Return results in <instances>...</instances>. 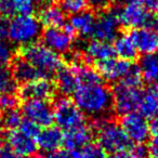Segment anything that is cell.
I'll use <instances>...</instances> for the list:
<instances>
[{"instance_id":"cell-1","label":"cell","mask_w":158,"mask_h":158,"mask_svg":"<svg viewBox=\"0 0 158 158\" xmlns=\"http://www.w3.org/2000/svg\"><path fill=\"white\" fill-rule=\"evenodd\" d=\"M73 95L79 110L92 117H103L113 108V93L102 82L78 86Z\"/></svg>"},{"instance_id":"cell-2","label":"cell","mask_w":158,"mask_h":158,"mask_svg":"<svg viewBox=\"0 0 158 158\" xmlns=\"http://www.w3.org/2000/svg\"><path fill=\"white\" fill-rule=\"evenodd\" d=\"M21 57L37 68L44 78H50L63 67V61L59 53L54 52L44 44H31L21 48Z\"/></svg>"},{"instance_id":"cell-3","label":"cell","mask_w":158,"mask_h":158,"mask_svg":"<svg viewBox=\"0 0 158 158\" xmlns=\"http://www.w3.org/2000/svg\"><path fill=\"white\" fill-rule=\"evenodd\" d=\"M93 130L97 131L99 146L105 153L114 154L131 148L132 142L121 126L115 121L99 118L93 123Z\"/></svg>"},{"instance_id":"cell-4","label":"cell","mask_w":158,"mask_h":158,"mask_svg":"<svg viewBox=\"0 0 158 158\" xmlns=\"http://www.w3.org/2000/svg\"><path fill=\"white\" fill-rule=\"evenodd\" d=\"M41 34V24L39 20L31 14L16 15L9 25L8 38L11 42L20 46L34 44Z\"/></svg>"},{"instance_id":"cell-5","label":"cell","mask_w":158,"mask_h":158,"mask_svg":"<svg viewBox=\"0 0 158 158\" xmlns=\"http://www.w3.org/2000/svg\"><path fill=\"white\" fill-rule=\"evenodd\" d=\"M117 13L120 25L128 28L135 29L157 26L158 20L155 18V14L149 11L141 0L123 5Z\"/></svg>"},{"instance_id":"cell-6","label":"cell","mask_w":158,"mask_h":158,"mask_svg":"<svg viewBox=\"0 0 158 158\" xmlns=\"http://www.w3.org/2000/svg\"><path fill=\"white\" fill-rule=\"evenodd\" d=\"M85 114L79 110L73 100L60 98L53 106V121L60 129L69 130L85 123Z\"/></svg>"},{"instance_id":"cell-7","label":"cell","mask_w":158,"mask_h":158,"mask_svg":"<svg viewBox=\"0 0 158 158\" xmlns=\"http://www.w3.org/2000/svg\"><path fill=\"white\" fill-rule=\"evenodd\" d=\"M113 93V108L120 116L133 113L138 110L142 91L140 88L126 86L119 82L114 88Z\"/></svg>"},{"instance_id":"cell-8","label":"cell","mask_w":158,"mask_h":158,"mask_svg":"<svg viewBox=\"0 0 158 158\" xmlns=\"http://www.w3.org/2000/svg\"><path fill=\"white\" fill-rule=\"evenodd\" d=\"M120 126L126 132L129 140L134 144H144L151 135V127L147 118L140 113H129L123 115Z\"/></svg>"},{"instance_id":"cell-9","label":"cell","mask_w":158,"mask_h":158,"mask_svg":"<svg viewBox=\"0 0 158 158\" xmlns=\"http://www.w3.org/2000/svg\"><path fill=\"white\" fill-rule=\"evenodd\" d=\"M74 34L69 24L62 27H47L42 33V41L54 52L67 53L74 44Z\"/></svg>"},{"instance_id":"cell-10","label":"cell","mask_w":158,"mask_h":158,"mask_svg":"<svg viewBox=\"0 0 158 158\" xmlns=\"http://www.w3.org/2000/svg\"><path fill=\"white\" fill-rule=\"evenodd\" d=\"M120 22L115 10H105L95 18L92 37L102 41H112L118 36Z\"/></svg>"},{"instance_id":"cell-11","label":"cell","mask_w":158,"mask_h":158,"mask_svg":"<svg viewBox=\"0 0 158 158\" xmlns=\"http://www.w3.org/2000/svg\"><path fill=\"white\" fill-rule=\"evenodd\" d=\"M22 115L25 119L39 127H49L53 123V108L44 100H27L22 106Z\"/></svg>"},{"instance_id":"cell-12","label":"cell","mask_w":158,"mask_h":158,"mask_svg":"<svg viewBox=\"0 0 158 158\" xmlns=\"http://www.w3.org/2000/svg\"><path fill=\"white\" fill-rule=\"evenodd\" d=\"M55 85L49 78H39L33 81L26 82L19 91L20 98L24 101L27 100H48L52 99L55 93Z\"/></svg>"},{"instance_id":"cell-13","label":"cell","mask_w":158,"mask_h":158,"mask_svg":"<svg viewBox=\"0 0 158 158\" xmlns=\"http://www.w3.org/2000/svg\"><path fill=\"white\" fill-rule=\"evenodd\" d=\"M133 64L131 62L125 61L121 59H112L104 60V61L97 63V72L101 76V78L105 79L106 81L116 82L120 81L125 77V75L130 70Z\"/></svg>"},{"instance_id":"cell-14","label":"cell","mask_w":158,"mask_h":158,"mask_svg":"<svg viewBox=\"0 0 158 158\" xmlns=\"http://www.w3.org/2000/svg\"><path fill=\"white\" fill-rule=\"evenodd\" d=\"M138 52L145 54L158 52V31L155 27L132 29L129 34Z\"/></svg>"},{"instance_id":"cell-15","label":"cell","mask_w":158,"mask_h":158,"mask_svg":"<svg viewBox=\"0 0 158 158\" xmlns=\"http://www.w3.org/2000/svg\"><path fill=\"white\" fill-rule=\"evenodd\" d=\"M7 141L10 149L24 158L35 155L38 149L36 139L25 134L20 129L11 130L8 133Z\"/></svg>"},{"instance_id":"cell-16","label":"cell","mask_w":158,"mask_h":158,"mask_svg":"<svg viewBox=\"0 0 158 158\" xmlns=\"http://www.w3.org/2000/svg\"><path fill=\"white\" fill-rule=\"evenodd\" d=\"M92 135L93 131L90 127H86L85 125L79 126L66 130L65 133H63V144L67 151H77L90 144Z\"/></svg>"},{"instance_id":"cell-17","label":"cell","mask_w":158,"mask_h":158,"mask_svg":"<svg viewBox=\"0 0 158 158\" xmlns=\"http://www.w3.org/2000/svg\"><path fill=\"white\" fill-rule=\"evenodd\" d=\"M36 9V0H0V14L6 18L31 14Z\"/></svg>"},{"instance_id":"cell-18","label":"cell","mask_w":158,"mask_h":158,"mask_svg":"<svg viewBox=\"0 0 158 158\" xmlns=\"http://www.w3.org/2000/svg\"><path fill=\"white\" fill-rule=\"evenodd\" d=\"M36 141L39 148H41L44 152L50 153L60 148V146L63 144V133L59 127L49 126L39 132Z\"/></svg>"},{"instance_id":"cell-19","label":"cell","mask_w":158,"mask_h":158,"mask_svg":"<svg viewBox=\"0 0 158 158\" xmlns=\"http://www.w3.org/2000/svg\"><path fill=\"white\" fill-rule=\"evenodd\" d=\"M38 20L46 27H62L65 25V12L53 2L44 3L39 11Z\"/></svg>"},{"instance_id":"cell-20","label":"cell","mask_w":158,"mask_h":158,"mask_svg":"<svg viewBox=\"0 0 158 158\" xmlns=\"http://www.w3.org/2000/svg\"><path fill=\"white\" fill-rule=\"evenodd\" d=\"M11 72L16 82H21L23 85L36 80V79L44 78V75L37 68H35L29 62H27L21 56L13 61V67Z\"/></svg>"},{"instance_id":"cell-21","label":"cell","mask_w":158,"mask_h":158,"mask_svg":"<svg viewBox=\"0 0 158 158\" xmlns=\"http://www.w3.org/2000/svg\"><path fill=\"white\" fill-rule=\"evenodd\" d=\"M138 67L143 80L151 87H158V52L143 55Z\"/></svg>"},{"instance_id":"cell-22","label":"cell","mask_w":158,"mask_h":158,"mask_svg":"<svg viewBox=\"0 0 158 158\" xmlns=\"http://www.w3.org/2000/svg\"><path fill=\"white\" fill-rule=\"evenodd\" d=\"M95 18L97 16L91 11L84 10L72 16L69 25L72 26L73 31L81 37H89V36H92Z\"/></svg>"},{"instance_id":"cell-23","label":"cell","mask_w":158,"mask_h":158,"mask_svg":"<svg viewBox=\"0 0 158 158\" xmlns=\"http://www.w3.org/2000/svg\"><path fill=\"white\" fill-rule=\"evenodd\" d=\"M70 68L73 69L75 76H76L79 86L94 85L101 82V76L99 75V73L93 68H91L89 65L82 63L80 56L77 57V55L75 56V61Z\"/></svg>"},{"instance_id":"cell-24","label":"cell","mask_w":158,"mask_h":158,"mask_svg":"<svg viewBox=\"0 0 158 158\" xmlns=\"http://www.w3.org/2000/svg\"><path fill=\"white\" fill-rule=\"evenodd\" d=\"M85 52H86V56L89 60H93L97 63L115 56L113 44H110L107 41H102V40L97 39L92 40L87 44L85 48Z\"/></svg>"},{"instance_id":"cell-25","label":"cell","mask_w":158,"mask_h":158,"mask_svg":"<svg viewBox=\"0 0 158 158\" xmlns=\"http://www.w3.org/2000/svg\"><path fill=\"white\" fill-rule=\"evenodd\" d=\"M113 48H114L115 55H117L118 59L128 62L133 61L139 53L129 34H123V35L117 36L114 39Z\"/></svg>"},{"instance_id":"cell-26","label":"cell","mask_w":158,"mask_h":158,"mask_svg":"<svg viewBox=\"0 0 158 158\" xmlns=\"http://www.w3.org/2000/svg\"><path fill=\"white\" fill-rule=\"evenodd\" d=\"M138 110L145 118H151L158 112V87H149L143 91Z\"/></svg>"},{"instance_id":"cell-27","label":"cell","mask_w":158,"mask_h":158,"mask_svg":"<svg viewBox=\"0 0 158 158\" xmlns=\"http://www.w3.org/2000/svg\"><path fill=\"white\" fill-rule=\"evenodd\" d=\"M79 84L75 76L74 72L70 67H62L56 73V82L55 88L63 95L74 94L76 89L78 88Z\"/></svg>"},{"instance_id":"cell-28","label":"cell","mask_w":158,"mask_h":158,"mask_svg":"<svg viewBox=\"0 0 158 158\" xmlns=\"http://www.w3.org/2000/svg\"><path fill=\"white\" fill-rule=\"evenodd\" d=\"M18 82L7 65L0 64V94H14Z\"/></svg>"},{"instance_id":"cell-29","label":"cell","mask_w":158,"mask_h":158,"mask_svg":"<svg viewBox=\"0 0 158 158\" xmlns=\"http://www.w3.org/2000/svg\"><path fill=\"white\" fill-rule=\"evenodd\" d=\"M70 158H106L105 152L99 145L89 144L77 151H73Z\"/></svg>"},{"instance_id":"cell-30","label":"cell","mask_w":158,"mask_h":158,"mask_svg":"<svg viewBox=\"0 0 158 158\" xmlns=\"http://www.w3.org/2000/svg\"><path fill=\"white\" fill-rule=\"evenodd\" d=\"M23 115L21 112H19L16 108H12V110H7L5 116L2 117V123L3 127L8 130H15L21 126L23 121Z\"/></svg>"},{"instance_id":"cell-31","label":"cell","mask_w":158,"mask_h":158,"mask_svg":"<svg viewBox=\"0 0 158 158\" xmlns=\"http://www.w3.org/2000/svg\"><path fill=\"white\" fill-rule=\"evenodd\" d=\"M142 80L143 78L139 67L135 65H132L130 70L125 75V77L119 82L126 85V86L133 87V88H140L141 85H142Z\"/></svg>"},{"instance_id":"cell-32","label":"cell","mask_w":158,"mask_h":158,"mask_svg":"<svg viewBox=\"0 0 158 158\" xmlns=\"http://www.w3.org/2000/svg\"><path fill=\"white\" fill-rule=\"evenodd\" d=\"M60 7L63 9L65 13L74 14L86 10V0H60Z\"/></svg>"},{"instance_id":"cell-33","label":"cell","mask_w":158,"mask_h":158,"mask_svg":"<svg viewBox=\"0 0 158 158\" xmlns=\"http://www.w3.org/2000/svg\"><path fill=\"white\" fill-rule=\"evenodd\" d=\"M13 59V51L5 40H0V64L7 65Z\"/></svg>"},{"instance_id":"cell-34","label":"cell","mask_w":158,"mask_h":158,"mask_svg":"<svg viewBox=\"0 0 158 158\" xmlns=\"http://www.w3.org/2000/svg\"><path fill=\"white\" fill-rule=\"evenodd\" d=\"M39 128H40L39 126H37L36 123L25 119V120L22 121V123H21V126L19 127V129L22 132H24L25 134H27V135L37 139L38 134H39V132H40Z\"/></svg>"},{"instance_id":"cell-35","label":"cell","mask_w":158,"mask_h":158,"mask_svg":"<svg viewBox=\"0 0 158 158\" xmlns=\"http://www.w3.org/2000/svg\"><path fill=\"white\" fill-rule=\"evenodd\" d=\"M18 105V99L14 94H0V110H9L15 108Z\"/></svg>"},{"instance_id":"cell-36","label":"cell","mask_w":158,"mask_h":158,"mask_svg":"<svg viewBox=\"0 0 158 158\" xmlns=\"http://www.w3.org/2000/svg\"><path fill=\"white\" fill-rule=\"evenodd\" d=\"M148 154L153 158H158V132H154L153 136L149 139L148 143Z\"/></svg>"},{"instance_id":"cell-37","label":"cell","mask_w":158,"mask_h":158,"mask_svg":"<svg viewBox=\"0 0 158 158\" xmlns=\"http://www.w3.org/2000/svg\"><path fill=\"white\" fill-rule=\"evenodd\" d=\"M10 22L6 16L0 15V40H5L9 35Z\"/></svg>"},{"instance_id":"cell-38","label":"cell","mask_w":158,"mask_h":158,"mask_svg":"<svg viewBox=\"0 0 158 158\" xmlns=\"http://www.w3.org/2000/svg\"><path fill=\"white\" fill-rule=\"evenodd\" d=\"M131 152L135 158H146V156L148 155V148L144 146V144H136L131 149Z\"/></svg>"},{"instance_id":"cell-39","label":"cell","mask_w":158,"mask_h":158,"mask_svg":"<svg viewBox=\"0 0 158 158\" xmlns=\"http://www.w3.org/2000/svg\"><path fill=\"white\" fill-rule=\"evenodd\" d=\"M46 158H70V154L67 149H55L50 153H48V155L44 156Z\"/></svg>"},{"instance_id":"cell-40","label":"cell","mask_w":158,"mask_h":158,"mask_svg":"<svg viewBox=\"0 0 158 158\" xmlns=\"http://www.w3.org/2000/svg\"><path fill=\"white\" fill-rule=\"evenodd\" d=\"M112 0H86L87 5L91 6L94 9H104L110 3Z\"/></svg>"},{"instance_id":"cell-41","label":"cell","mask_w":158,"mask_h":158,"mask_svg":"<svg viewBox=\"0 0 158 158\" xmlns=\"http://www.w3.org/2000/svg\"><path fill=\"white\" fill-rule=\"evenodd\" d=\"M110 158H135L132 154L131 149H126V151H120L117 153L112 154Z\"/></svg>"},{"instance_id":"cell-42","label":"cell","mask_w":158,"mask_h":158,"mask_svg":"<svg viewBox=\"0 0 158 158\" xmlns=\"http://www.w3.org/2000/svg\"><path fill=\"white\" fill-rule=\"evenodd\" d=\"M0 158H24L22 156L18 155L11 149H2V152L0 153Z\"/></svg>"},{"instance_id":"cell-43","label":"cell","mask_w":158,"mask_h":158,"mask_svg":"<svg viewBox=\"0 0 158 158\" xmlns=\"http://www.w3.org/2000/svg\"><path fill=\"white\" fill-rule=\"evenodd\" d=\"M149 119H151V123H149L151 130H153L154 132H158V112L154 114Z\"/></svg>"},{"instance_id":"cell-44","label":"cell","mask_w":158,"mask_h":158,"mask_svg":"<svg viewBox=\"0 0 158 158\" xmlns=\"http://www.w3.org/2000/svg\"><path fill=\"white\" fill-rule=\"evenodd\" d=\"M116 2H118L119 5H127V3L133 2V1H138V0H115Z\"/></svg>"},{"instance_id":"cell-45","label":"cell","mask_w":158,"mask_h":158,"mask_svg":"<svg viewBox=\"0 0 158 158\" xmlns=\"http://www.w3.org/2000/svg\"><path fill=\"white\" fill-rule=\"evenodd\" d=\"M2 149H3V140H2V138L0 136V153L2 152Z\"/></svg>"},{"instance_id":"cell-46","label":"cell","mask_w":158,"mask_h":158,"mask_svg":"<svg viewBox=\"0 0 158 158\" xmlns=\"http://www.w3.org/2000/svg\"><path fill=\"white\" fill-rule=\"evenodd\" d=\"M36 158H46V157H44V156H38V157H36Z\"/></svg>"},{"instance_id":"cell-47","label":"cell","mask_w":158,"mask_h":158,"mask_svg":"<svg viewBox=\"0 0 158 158\" xmlns=\"http://www.w3.org/2000/svg\"><path fill=\"white\" fill-rule=\"evenodd\" d=\"M0 119H1V110H0Z\"/></svg>"},{"instance_id":"cell-48","label":"cell","mask_w":158,"mask_h":158,"mask_svg":"<svg viewBox=\"0 0 158 158\" xmlns=\"http://www.w3.org/2000/svg\"><path fill=\"white\" fill-rule=\"evenodd\" d=\"M157 26H158V23H157Z\"/></svg>"}]
</instances>
